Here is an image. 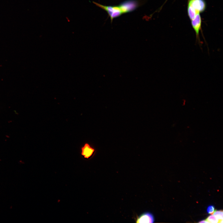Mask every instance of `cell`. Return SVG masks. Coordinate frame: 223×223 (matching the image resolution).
I'll return each instance as SVG.
<instances>
[{"mask_svg": "<svg viewBox=\"0 0 223 223\" xmlns=\"http://www.w3.org/2000/svg\"><path fill=\"white\" fill-rule=\"evenodd\" d=\"M93 3L107 12L112 23L114 19L123 14L133 11L140 5V2L138 0H127L118 5L113 6L104 5L94 1Z\"/></svg>", "mask_w": 223, "mask_h": 223, "instance_id": "obj_1", "label": "cell"}, {"mask_svg": "<svg viewBox=\"0 0 223 223\" xmlns=\"http://www.w3.org/2000/svg\"><path fill=\"white\" fill-rule=\"evenodd\" d=\"M191 23L196 33V40L200 44L201 42L199 38V32L201 28V20L199 13L197 14L195 18L191 20Z\"/></svg>", "mask_w": 223, "mask_h": 223, "instance_id": "obj_2", "label": "cell"}, {"mask_svg": "<svg viewBox=\"0 0 223 223\" xmlns=\"http://www.w3.org/2000/svg\"><path fill=\"white\" fill-rule=\"evenodd\" d=\"M188 5L192 7L197 13L203 12L206 7V3L204 0H189Z\"/></svg>", "mask_w": 223, "mask_h": 223, "instance_id": "obj_3", "label": "cell"}, {"mask_svg": "<svg viewBox=\"0 0 223 223\" xmlns=\"http://www.w3.org/2000/svg\"><path fill=\"white\" fill-rule=\"evenodd\" d=\"M136 221L137 223H151L154 222V218L152 213L146 212L138 216Z\"/></svg>", "mask_w": 223, "mask_h": 223, "instance_id": "obj_4", "label": "cell"}, {"mask_svg": "<svg viewBox=\"0 0 223 223\" xmlns=\"http://www.w3.org/2000/svg\"><path fill=\"white\" fill-rule=\"evenodd\" d=\"M81 155L86 159H89L91 157L94 152V149L91 147L90 145L87 143H85L82 147L81 148Z\"/></svg>", "mask_w": 223, "mask_h": 223, "instance_id": "obj_5", "label": "cell"}, {"mask_svg": "<svg viewBox=\"0 0 223 223\" xmlns=\"http://www.w3.org/2000/svg\"><path fill=\"white\" fill-rule=\"evenodd\" d=\"M187 12L188 16L191 20L195 18L197 14L195 10L189 5H188Z\"/></svg>", "mask_w": 223, "mask_h": 223, "instance_id": "obj_6", "label": "cell"}, {"mask_svg": "<svg viewBox=\"0 0 223 223\" xmlns=\"http://www.w3.org/2000/svg\"><path fill=\"white\" fill-rule=\"evenodd\" d=\"M222 210H215L213 214L218 220L219 223H223Z\"/></svg>", "mask_w": 223, "mask_h": 223, "instance_id": "obj_7", "label": "cell"}, {"mask_svg": "<svg viewBox=\"0 0 223 223\" xmlns=\"http://www.w3.org/2000/svg\"><path fill=\"white\" fill-rule=\"evenodd\" d=\"M206 220L208 223H219L218 220L213 214L209 216Z\"/></svg>", "mask_w": 223, "mask_h": 223, "instance_id": "obj_8", "label": "cell"}, {"mask_svg": "<svg viewBox=\"0 0 223 223\" xmlns=\"http://www.w3.org/2000/svg\"><path fill=\"white\" fill-rule=\"evenodd\" d=\"M215 211V207L213 205L209 206L207 208V212L211 214H213Z\"/></svg>", "mask_w": 223, "mask_h": 223, "instance_id": "obj_9", "label": "cell"}, {"mask_svg": "<svg viewBox=\"0 0 223 223\" xmlns=\"http://www.w3.org/2000/svg\"><path fill=\"white\" fill-rule=\"evenodd\" d=\"M199 223H208L206 220H202L199 222Z\"/></svg>", "mask_w": 223, "mask_h": 223, "instance_id": "obj_10", "label": "cell"}]
</instances>
